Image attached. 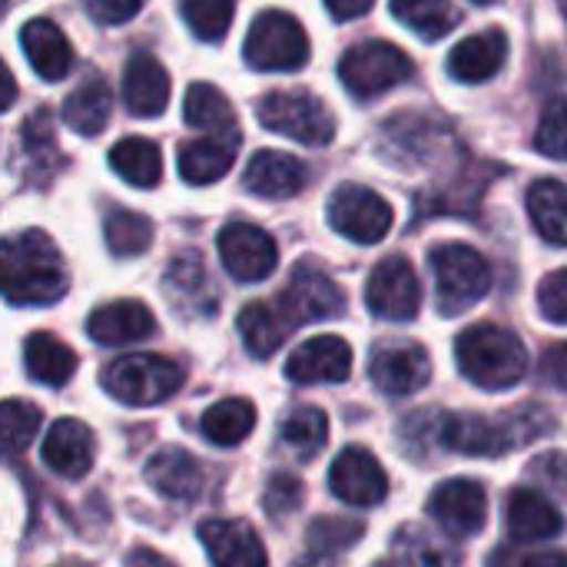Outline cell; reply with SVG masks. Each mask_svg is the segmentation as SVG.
<instances>
[{"instance_id":"cell-19","label":"cell","mask_w":567,"mask_h":567,"mask_svg":"<svg viewBox=\"0 0 567 567\" xmlns=\"http://www.w3.org/2000/svg\"><path fill=\"white\" fill-rule=\"evenodd\" d=\"M505 528H508L512 542H518V545H542V542H551L565 532V518L551 505V498H545L542 492L518 488L508 495Z\"/></svg>"},{"instance_id":"cell-39","label":"cell","mask_w":567,"mask_h":567,"mask_svg":"<svg viewBox=\"0 0 567 567\" xmlns=\"http://www.w3.org/2000/svg\"><path fill=\"white\" fill-rule=\"evenodd\" d=\"M236 17V0H183V20L199 40L219 43Z\"/></svg>"},{"instance_id":"cell-1","label":"cell","mask_w":567,"mask_h":567,"mask_svg":"<svg viewBox=\"0 0 567 567\" xmlns=\"http://www.w3.org/2000/svg\"><path fill=\"white\" fill-rule=\"evenodd\" d=\"M66 292V266L43 229L0 239V296L13 306H50Z\"/></svg>"},{"instance_id":"cell-25","label":"cell","mask_w":567,"mask_h":567,"mask_svg":"<svg viewBox=\"0 0 567 567\" xmlns=\"http://www.w3.org/2000/svg\"><path fill=\"white\" fill-rule=\"evenodd\" d=\"M20 43H23V53H27L30 66L43 80H63L76 63V53H73L70 40L63 37V30L53 20H43V17L30 20L20 30Z\"/></svg>"},{"instance_id":"cell-3","label":"cell","mask_w":567,"mask_h":567,"mask_svg":"<svg viewBox=\"0 0 567 567\" xmlns=\"http://www.w3.org/2000/svg\"><path fill=\"white\" fill-rule=\"evenodd\" d=\"M429 262L435 272V296H439L442 316H462L492 289V266L472 246H462V243L435 246Z\"/></svg>"},{"instance_id":"cell-9","label":"cell","mask_w":567,"mask_h":567,"mask_svg":"<svg viewBox=\"0 0 567 567\" xmlns=\"http://www.w3.org/2000/svg\"><path fill=\"white\" fill-rule=\"evenodd\" d=\"M219 259L226 266V272L236 282H262L276 272L279 266V246L276 239L259 229L256 223H229L219 229Z\"/></svg>"},{"instance_id":"cell-33","label":"cell","mask_w":567,"mask_h":567,"mask_svg":"<svg viewBox=\"0 0 567 567\" xmlns=\"http://www.w3.org/2000/svg\"><path fill=\"white\" fill-rule=\"evenodd\" d=\"M199 429L213 445L233 449V445L246 442L249 432L256 429V405L249 399H223L213 409H206Z\"/></svg>"},{"instance_id":"cell-23","label":"cell","mask_w":567,"mask_h":567,"mask_svg":"<svg viewBox=\"0 0 567 567\" xmlns=\"http://www.w3.org/2000/svg\"><path fill=\"white\" fill-rule=\"evenodd\" d=\"M123 103L133 116H159L169 103V73L153 53H133L123 70Z\"/></svg>"},{"instance_id":"cell-26","label":"cell","mask_w":567,"mask_h":567,"mask_svg":"<svg viewBox=\"0 0 567 567\" xmlns=\"http://www.w3.org/2000/svg\"><path fill=\"white\" fill-rule=\"evenodd\" d=\"M146 482L173 502H189L203 492V465L183 449H159L146 462Z\"/></svg>"},{"instance_id":"cell-54","label":"cell","mask_w":567,"mask_h":567,"mask_svg":"<svg viewBox=\"0 0 567 567\" xmlns=\"http://www.w3.org/2000/svg\"><path fill=\"white\" fill-rule=\"evenodd\" d=\"M561 7H565V17H567V0H561Z\"/></svg>"},{"instance_id":"cell-31","label":"cell","mask_w":567,"mask_h":567,"mask_svg":"<svg viewBox=\"0 0 567 567\" xmlns=\"http://www.w3.org/2000/svg\"><path fill=\"white\" fill-rule=\"evenodd\" d=\"M183 120L193 130H206L216 136H239L233 103L213 83H193L183 100Z\"/></svg>"},{"instance_id":"cell-13","label":"cell","mask_w":567,"mask_h":567,"mask_svg":"<svg viewBox=\"0 0 567 567\" xmlns=\"http://www.w3.org/2000/svg\"><path fill=\"white\" fill-rule=\"evenodd\" d=\"M329 488L339 502H346L352 508H372V505L385 502L389 478L369 449L349 445L336 455V462L329 468Z\"/></svg>"},{"instance_id":"cell-50","label":"cell","mask_w":567,"mask_h":567,"mask_svg":"<svg viewBox=\"0 0 567 567\" xmlns=\"http://www.w3.org/2000/svg\"><path fill=\"white\" fill-rule=\"evenodd\" d=\"M13 100H17V80H13L10 66L0 60V113H3V110H10V106H13Z\"/></svg>"},{"instance_id":"cell-36","label":"cell","mask_w":567,"mask_h":567,"mask_svg":"<svg viewBox=\"0 0 567 567\" xmlns=\"http://www.w3.org/2000/svg\"><path fill=\"white\" fill-rule=\"evenodd\" d=\"M103 239L116 259L143 256L153 243V223L143 213L133 209H110L103 219Z\"/></svg>"},{"instance_id":"cell-32","label":"cell","mask_w":567,"mask_h":567,"mask_svg":"<svg viewBox=\"0 0 567 567\" xmlns=\"http://www.w3.org/2000/svg\"><path fill=\"white\" fill-rule=\"evenodd\" d=\"M110 166L120 179L140 189H153L163 179V153L146 136H126L110 150Z\"/></svg>"},{"instance_id":"cell-28","label":"cell","mask_w":567,"mask_h":567,"mask_svg":"<svg viewBox=\"0 0 567 567\" xmlns=\"http://www.w3.org/2000/svg\"><path fill=\"white\" fill-rule=\"evenodd\" d=\"M296 329V322L286 316V309L279 302H249L239 312V332L246 349L256 359H269Z\"/></svg>"},{"instance_id":"cell-42","label":"cell","mask_w":567,"mask_h":567,"mask_svg":"<svg viewBox=\"0 0 567 567\" xmlns=\"http://www.w3.org/2000/svg\"><path fill=\"white\" fill-rule=\"evenodd\" d=\"M535 146L538 153L551 156V159H567V100H551L538 120V133H535Z\"/></svg>"},{"instance_id":"cell-20","label":"cell","mask_w":567,"mask_h":567,"mask_svg":"<svg viewBox=\"0 0 567 567\" xmlns=\"http://www.w3.org/2000/svg\"><path fill=\"white\" fill-rule=\"evenodd\" d=\"M96 458V439L90 425L76 419H60L50 425L43 439V465L56 472L60 478H83L93 468Z\"/></svg>"},{"instance_id":"cell-8","label":"cell","mask_w":567,"mask_h":567,"mask_svg":"<svg viewBox=\"0 0 567 567\" xmlns=\"http://www.w3.org/2000/svg\"><path fill=\"white\" fill-rule=\"evenodd\" d=\"M329 223L339 236L359 246H375L392 229V206L369 186L342 183L329 199Z\"/></svg>"},{"instance_id":"cell-5","label":"cell","mask_w":567,"mask_h":567,"mask_svg":"<svg viewBox=\"0 0 567 567\" xmlns=\"http://www.w3.org/2000/svg\"><path fill=\"white\" fill-rule=\"evenodd\" d=\"M309 53L312 47L306 27L286 10L259 13L243 47V56L252 70H299L306 66Z\"/></svg>"},{"instance_id":"cell-47","label":"cell","mask_w":567,"mask_h":567,"mask_svg":"<svg viewBox=\"0 0 567 567\" xmlns=\"http://www.w3.org/2000/svg\"><path fill=\"white\" fill-rule=\"evenodd\" d=\"M542 379L567 392V342H555L542 355Z\"/></svg>"},{"instance_id":"cell-45","label":"cell","mask_w":567,"mask_h":567,"mask_svg":"<svg viewBox=\"0 0 567 567\" xmlns=\"http://www.w3.org/2000/svg\"><path fill=\"white\" fill-rule=\"evenodd\" d=\"M528 475L538 478L545 488H555L567 495V455L565 452H545L542 458H535L528 465Z\"/></svg>"},{"instance_id":"cell-16","label":"cell","mask_w":567,"mask_h":567,"mask_svg":"<svg viewBox=\"0 0 567 567\" xmlns=\"http://www.w3.org/2000/svg\"><path fill=\"white\" fill-rule=\"evenodd\" d=\"M349 372H352V349L339 336H316L302 342L286 362V375L296 385H336L346 382Z\"/></svg>"},{"instance_id":"cell-29","label":"cell","mask_w":567,"mask_h":567,"mask_svg":"<svg viewBox=\"0 0 567 567\" xmlns=\"http://www.w3.org/2000/svg\"><path fill=\"white\" fill-rule=\"evenodd\" d=\"M23 365L33 382L60 389L76 372V352L50 332H33L23 346Z\"/></svg>"},{"instance_id":"cell-14","label":"cell","mask_w":567,"mask_h":567,"mask_svg":"<svg viewBox=\"0 0 567 567\" xmlns=\"http://www.w3.org/2000/svg\"><path fill=\"white\" fill-rule=\"evenodd\" d=\"M429 515L452 535V538H472L488 522V495L472 478H452L442 482L429 498Z\"/></svg>"},{"instance_id":"cell-22","label":"cell","mask_w":567,"mask_h":567,"mask_svg":"<svg viewBox=\"0 0 567 567\" xmlns=\"http://www.w3.org/2000/svg\"><path fill=\"white\" fill-rule=\"evenodd\" d=\"M86 332L100 346H130L156 332V316L150 312V306L136 299H120V302L93 309L86 319Z\"/></svg>"},{"instance_id":"cell-40","label":"cell","mask_w":567,"mask_h":567,"mask_svg":"<svg viewBox=\"0 0 567 567\" xmlns=\"http://www.w3.org/2000/svg\"><path fill=\"white\" fill-rule=\"evenodd\" d=\"M365 535V525L359 518H316L306 532V542L312 548V555H342L349 551L359 538Z\"/></svg>"},{"instance_id":"cell-41","label":"cell","mask_w":567,"mask_h":567,"mask_svg":"<svg viewBox=\"0 0 567 567\" xmlns=\"http://www.w3.org/2000/svg\"><path fill=\"white\" fill-rule=\"evenodd\" d=\"M392 548H395V558L399 561H409V565H449V561H455L452 551H445L429 532H422L415 525L402 528L395 535Z\"/></svg>"},{"instance_id":"cell-46","label":"cell","mask_w":567,"mask_h":567,"mask_svg":"<svg viewBox=\"0 0 567 567\" xmlns=\"http://www.w3.org/2000/svg\"><path fill=\"white\" fill-rule=\"evenodd\" d=\"M86 7L100 23H126L140 13L143 0H86Z\"/></svg>"},{"instance_id":"cell-51","label":"cell","mask_w":567,"mask_h":567,"mask_svg":"<svg viewBox=\"0 0 567 567\" xmlns=\"http://www.w3.org/2000/svg\"><path fill=\"white\" fill-rule=\"evenodd\" d=\"M130 561H163V558L153 551H136V555H130Z\"/></svg>"},{"instance_id":"cell-2","label":"cell","mask_w":567,"mask_h":567,"mask_svg":"<svg viewBox=\"0 0 567 567\" xmlns=\"http://www.w3.org/2000/svg\"><path fill=\"white\" fill-rule=\"evenodd\" d=\"M455 355H458L462 375L488 392L515 389L528 372L525 342L512 329H502L492 322H478L465 329L455 342Z\"/></svg>"},{"instance_id":"cell-24","label":"cell","mask_w":567,"mask_h":567,"mask_svg":"<svg viewBox=\"0 0 567 567\" xmlns=\"http://www.w3.org/2000/svg\"><path fill=\"white\" fill-rule=\"evenodd\" d=\"M505 60H508V37L502 27H492L455 43V50L449 53V73L458 83H485L505 66Z\"/></svg>"},{"instance_id":"cell-53","label":"cell","mask_w":567,"mask_h":567,"mask_svg":"<svg viewBox=\"0 0 567 567\" xmlns=\"http://www.w3.org/2000/svg\"><path fill=\"white\" fill-rule=\"evenodd\" d=\"M472 3H482L485 7V3H495V0H472Z\"/></svg>"},{"instance_id":"cell-44","label":"cell","mask_w":567,"mask_h":567,"mask_svg":"<svg viewBox=\"0 0 567 567\" xmlns=\"http://www.w3.org/2000/svg\"><path fill=\"white\" fill-rule=\"evenodd\" d=\"M538 306H542V316L558 322V326H567V269H558L551 272L542 289H538Z\"/></svg>"},{"instance_id":"cell-43","label":"cell","mask_w":567,"mask_h":567,"mask_svg":"<svg viewBox=\"0 0 567 567\" xmlns=\"http://www.w3.org/2000/svg\"><path fill=\"white\" fill-rule=\"evenodd\" d=\"M266 512L279 522L286 515H292L302 505V482L292 475H272L266 485V498H262Z\"/></svg>"},{"instance_id":"cell-52","label":"cell","mask_w":567,"mask_h":567,"mask_svg":"<svg viewBox=\"0 0 567 567\" xmlns=\"http://www.w3.org/2000/svg\"><path fill=\"white\" fill-rule=\"evenodd\" d=\"M7 3H10V0H0V17L7 13Z\"/></svg>"},{"instance_id":"cell-49","label":"cell","mask_w":567,"mask_h":567,"mask_svg":"<svg viewBox=\"0 0 567 567\" xmlns=\"http://www.w3.org/2000/svg\"><path fill=\"white\" fill-rule=\"evenodd\" d=\"M492 561H522V565H567V555L561 551H538V555H505V551H498Z\"/></svg>"},{"instance_id":"cell-21","label":"cell","mask_w":567,"mask_h":567,"mask_svg":"<svg viewBox=\"0 0 567 567\" xmlns=\"http://www.w3.org/2000/svg\"><path fill=\"white\" fill-rule=\"evenodd\" d=\"M199 542H203L206 555L223 567H262L269 561V555L249 522H229V518L203 522Z\"/></svg>"},{"instance_id":"cell-18","label":"cell","mask_w":567,"mask_h":567,"mask_svg":"<svg viewBox=\"0 0 567 567\" xmlns=\"http://www.w3.org/2000/svg\"><path fill=\"white\" fill-rule=\"evenodd\" d=\"M306 183H309V166L282 150H259L243 173V186L262 199H289Z\"/></svg>"},{"instance_id":"cell-15","label":"cell","mask_w":567,"mask_h":567,"mask_svg":"<svg viewBox=\"0 0 567 567\" xmlns=\"http://www.w3.org/2000/svg\"><path fill=\"white\" fill-rule=\"evenodd\" d=\"M369 375L385 395H412L429 385L432 362L419 342H385L375 346L369 359Z\"/></svg>"},{"instance_id":"cell-37","label":"cell","mask_w":567,"mask_h":567,"mask_svg":"<svg viewBox=\"0 0 567 567\" xmlns=\"http://www.w3.org/2000/svg\"><path fill=\"white\" fill-rule=\"evenodd\" d=\"M279 435H282V442H286L302 462H309V458H316V455L326 449L329 419H326V412L316 409V405H299V409H292V412L286 415Z\"/></svg>"},{"instance_id":"cell-35","label":"cell","mask_w":567,"mask_h":567,"mask_svg":"<svg viewBox=\"0 0 567 567\" xmlns=\"http://www.w3.org/2000/svg\"><path fill=\"white\" fill-rule=\"evenodd\" d=\"M392 13L422 40H439L462 23L452 0H392Z\"/></svg>"},{"instance_id":"cell-7","label":"cell","mask_w":567,"mask_h":567,"mask_svg":"<svg viewBox=\"0 0 567 567\" xmlns=\"http://www.w3.org/2000/svg\"><path fill=\"white\" fill-rule=\"evenodd\" d=\"M412 76V60L405 50H399L389 40H365L346 50L339 60V80L346 90L359 100L382 96L385 90L405 83Z\"/></svg>"},{"instance_id":"cell-38","label":"cell","mask_w":567,"mask_h":567,"mask_svg":"<svg viewBox=\"0 0 567 567\" xmlns=\"http://www.w3.org/2000/svg\"><path fill=\"white\" fill-rule=\"evenodd\" d=\"M40 432V409L23 399L0 402V452L20 455L30 449V442Z\"/></svg>"},{"instance_id":"cell-12","label":"cell","mask_w":567,"mask_h":567,"mask_svg":"<svg viewBox=\"0 0 567 567\" xmlns=\"http://www.w3.org/2000/svg\"><path fill=\"white\" fill-rule=\"evenodd\" d=\"M439 445L458 455H505L522 449L512 412L495 422L485 415H439Z\"/></svg>"},{"instance_id":"cell-48","label":"cell","mask_w":567,"mask_h":567,"mask_svg":"<svg viewBox=\"0 0 567 567\" xmlns=\"http://www.w3.org/2000/svg\"><path fill=\"white\" fill-rule=\"evenodd\" d=\"M372 3H375V0H326L329 13H332L336 20H355V17H362V13H369Z\"/></svg>"},{"instance_id":"cell-17","label":"cell","mask_w":567,"mask_h":567,"mask_svg":"<svg viewBox=\"0 0 567 567\" xmlns=\"http://www.w3.org/2000/svg\"><path fill=\"white\" fill-rule=\"evenodd\" d=\"M166 296L179 316L189 319H209L219 309V296L206 276V266L196 252H179L166 269Z\"/></svg>"},{"instance_id":"cell-34","label":"cell","mask_w":567,"mask_h":567,"mask_svg":"<svg viewBox=\"0 0 567 567\" xmlns=\"http://www.w3.org/2000/svg\"><path fill=\"white\" fill-rule=\"evenodd\" d=\"M528 216L535 229L555 243L567 246V186L558 179H538L528 189Z\"/></svg>"},{"instance_id":"cell-6","label":"cell","mask_w":567,"mask_h":567,"mask_svg":"<svg viewBox=\"0 0 567 567\" xmlns=\"http://www.w3.org/2000/svg\"><path fill=\"white\" fill-rule=\"evenodd\" d=\"M259 123L306 146H326L336 136L332 110L306 90H276L259 100Z\"/></svg>"},{"instance_id":"cell-4","label":"cell","mask_w":567,"mask_h":567,"mask_svg":"<svg viewBox=\"0 0 567 567\" xmlns=\"http://www.w3.org/2000/svg\"><path fill=\"white\" fill-rule=\"evenodd\" d=\"M186 382V372L179 362L153 352L123 355L103 372V389L126 405H159L173 399Z\"/></svg>"},{"instance_id":"cell-27","label":"cell","mask_w":567,"mask_h":567,"mask_svg":"<svg viewBox=\"0 0 567 567\" xmlns=\"http://www.w3.org/2000/svg\"><path fill=\"white\" fill-rule=\"evenodd\" d=\"M236 143L239 136H206V140H189L179 150V176L193 186H209L223 179L233 163H236Z\"/></svg>"},{"instance_id":"cell-10","label":"cell","mask_w":567,"mask_h":567,"mask_svg":"<svg viewBox=\"0 0 567 567\" xmlns=\"http://www.w3.org/2000/svg\"><path fill=\"white\" fill-rule=\"evenodd\" d=\"M365 302H369V312L379 319H392V322L415 319L422 306V286H419L412 262L405 256H385L369 276Z\"/></svg>"},{"instance_id":"cell-30","label":"cell","mask_w":567,"mask_h":567,"mask_svg":"<svg viewBox=\"0 0 567 567\" xmlns=\"http://www.w3.org/2000/svg\"><path fill=\"white\" fill-rule=\"evenodd\" d=\"M110 86L100 73H90L66 100H63V123L83 136H96L110 123Z\"/></svg>"},{"instance_id":"cell-11","label":"cell","mask_w":567,"mask_h":567,"mask_svg":"<svg viewBox=\"0 0 567 567\" xmlns=\"http://www.w3.org/2000/svg\"><path fill=\"white\" fill-rule=\"evenodd\" d=\"M286 316L302 326V322H322V319H336L346 312V292L339 289V282L332 276H326L319 266L302 262L296 266L289 286L282 289V296L276 299Z\"/></svg>"}]
</instances>
